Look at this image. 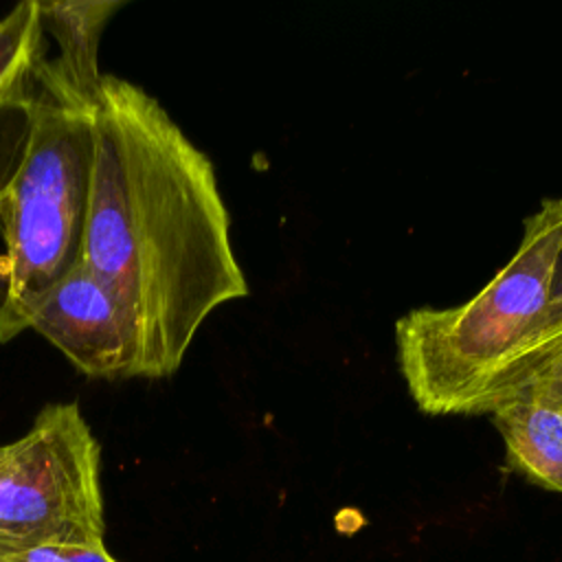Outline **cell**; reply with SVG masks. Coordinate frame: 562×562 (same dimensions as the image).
<instances>
[{
	"instance_id": "cell-1",
	"label": "cell",
	"mask_w": 562,
	"mask_h": 562,
	"mask_svg": "<svg viewBox=\"0 0 562 562\" xmlns=\"http://www.w3.org/2000/svg\"><path fill=\"white\" fill-rule=\"evenodd\" d=\"M81 261L127 312L132 378L173 375L202 323L248 296L211 158L145 88L103 75L90 108Z\"/></svg>"
},
{
	"instance_id": "cell-2",
	"label": "cell",
	"mask_w": 562,
	"mask_h": 562,
	"mask_svg": "<svg viewBox=\"0 0 562 562\" xmlns=\"http://www.w3.org/2000/svg\"><path fill=\"white\" fill-rule=\"evenodd\" d=\"M560 248L562 195L547 198L525 220L514 257L472 299L397 318L400 371L422 413L483 415L514 395Z\"/></svg>"
},
{
	"instance_id": "cell-3",
	"label": "cell",
	"mask_w": 562,
	"mask_h": 562,
	"mask_svg": "<svg viewBox=\"0 0 562 562\" xmlns=\"http://www.w3.org/2000/svg\"><path fill=\"white\" fill-rule=\"evenodd\" d=\"M90 108L35 86L26 140L0 193V342L24 331L33 301L81 257L94 154Z\"/></svg>"
},
{
	"instance_id": "cell-4",
	"label": "cell",
	"mask_w": 562,
	"mask_h": 562,
	"mask_svg": "<svg viewBox=\"0 0 562 562\" xmlns=\"http://www.w3.org/2000/svg\"><path fill=\"white\" fill-rule=\"evenodd\" d=\"M44 544H105L101 446L77 402L0 443V558Z\"/></svg>"
},
{
	"instance_id": "cell-5",
	"label": "cell",
	"mask_w": 562,
	"mask_h": 562,
	"mask_svg": "<svg viewBox=\"0 0 562 562\" xmlns=\"http://www.w3.org/2000/svg\"><path fill=\"white\" fill-rule=\"evenodd\" d=\"M22 329H35L88 378H132L134 325L112 290L81 259L33 301Z\"/></svg>"
},
{
	"instance_id": "cell-6",
	"label": "cell",
	"mask_w": 562,
	"mask_h": 562,
	"mask_svg": "<svg viewBox=\"0 0 562 562\" xmlns=\"http://www.w3.org/2000/svg\"><path fill=\"white\" fill-rule=\"evenodd\" d=\"M125 0H40L44 35L50 33L59 55L42 59L35 86L61 103L90 108L103 72L99 42Z\"/></svg>"
},
{
	"instance_id": "cell-7",
	"label": "cell",
	"mask_w": 562,
	"mask_h": 562,
	"mask_svg": "<svg viewBox=\"0 0 562 562\" xmlns=\"http://www.w3.org/2000/svg\"><path fill=\"white\" fill-rule=\"evenodd\" d=\"M490 415L505 441L507 468L562 494V402L525 391Z\"/></svg>"
},
{
	"instance_id": "cell-8",
	"label": "cell",
	"mask_w": 562,
	"mask_h": 562,
	"mask_svg": "<svg viewBox=\"0 0 562 562\" xmlns=\"http://www.w3.org/2000/svg\"><path fill=\"white\" fill-rule=\"evenodd\" d=\"M44 59L40 0H24L0 18V114L26 103Z\"/></svg>"
},
{
	"instance_id": "cell-9",
	"label": "cell",
	"mask_w": 562,
	"mask_h": 562,
	"mask_svg": "<svg viewBox=\"0 0 562 562\" xmlns=\"http://www.w3.org/2000/svg\"><path fill=\"white\" fill-rule=\"evenodd\" d=\"M560 360H562V248L558 252L555 268L551 274L549 296H547L540 329H538V334L529 347V353L520 367L518 382H516L512 397H516L518 393H522V391L531 389L536 382H540Z\"/></svg>"
},
{
	"instance_id": "cell-10",
	"label": "cell",
	"mask_w": 562,
	"mask_h": 562,
	"mask_svg": "<svg viewBox=\"0 0 562 562\" xmlns=\"http://www.w3.org/2000/svg\"><path fill=\"white\" fill-rule=\"evenodd\" d=\"M0 562H119L105 544H44L0 558Z\"/></svg>"
},
{
	"instance_id": "cell-11",
	"label": "cell",
	"mask_w": 562,
	"mask_h": 562,
	"mask_svg": "<svg viewBox=\"0 0 562 562\" xmlns=\"http://www.w3.org/2000/svg\"><path fill=\"white\" fill-rule=\"evenodd\" d=\"M527 391H538V393H542V395H547V397H551V400H555V402H562V360L540 380V382H536L531 389H527ZM525 393V391H522ZM520 395V393H518Z\"/></svg>"
},
{
	"instance_id": "cell-12",
	"label": "cell",
	"mask_w": 562,
	"mask_h": 562,
	"mask_svg": "<svg viewBox=\"0 0 562 562\" xmlns=\"http://www.w3.org/2000/svg\"><path fill=\"white\" fill-rule=\"evenodd\" d=\"M18 160H20V158H18ZM18 160H15V162H4V165H0V193L4 191V187H7V182H9L11 173H13V169H15V165H18Z\"/></svg>"
}]
</instances>
